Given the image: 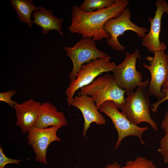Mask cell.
<instances>
[{"mask_svg": "<svg viewBox=\"0 0 168 168\" xmlns=\"http://www.w3.org/2000/svg\"><path fill=\"white\" fill-rule=\"evenodd\" d=\"M161 127L165 132L168 129V109L165 114V118L161 123Z\"/></svg>", "mask_w": 168, "mask_h": 168, "instance_id": "cell-23", "label": "cell"}, {"mask_svg": "<svg viewBox=\"0 0 168 168\" xmlns=\"http://www.w3.org/2000/svg\"><path fill=\"white\" fill-rule=\"evenodd\" d=\"M111 59L108 56L93 60L81 67L76 74V79L71 82L65 91L69 106L71 105L74 95L78 90L90 84L103 73L112 71L116 65L115 62H110Z\"/></svg>", "mask_w": 168, "mask_h": 168, "instance_id": "cell-4", "label": "cell"}, {"mask_svg": "<svg viewBox=\"0 0 168 168\" xmlns=\"http://www.w3.org/2000/svg\"><path fill=\"white\" fill-rule=\"evenodd\" d=\"M160 141V148L158 151L163 156L164 162H168V129Z\"/></svg>", "mask_w": 168, "mask_h": 168, "instance_id": "cell-19", "label": "cell"}, {"mask_svg": "<svg viewBox=\"0 0 168 168\" xmlns=\"http://www.w3.org/2000/svg\"><path fill=\"white\" fill-rule=\"evenodd\" d=\"M68 122L64 114L58 111L56 106L47 102L40 104L38 110L37 119L34 127L47 128L54 125L63 127L67 125Z\"/></svg>", "mask_w": 168, "mask_h": 168, "instance_id": "cell-14", "label": "cell"}, {"mask_svg": "<svg viewBox=\"0 0 168 168\" xmlns=\"http://www.w3.org/2000/svg\"><path fill=\"white\" fill-rule=\"evenodd\" d=\"M10 4L20 21L27 23L30 28H32L31 14L33 12L39 9V7L34 5L31 0H11Z\"/></svg>", "mask_w": 168, "mask_h": 168, "instance_id": "cell-16", "label": "cell"}, {"mask_svg": "<svg viewBox=\"0 0 168 168\" xmlns=\"http://www.w3.org/2000/svg\"><path fill=\"white\" fill-rule=\"evenodd\" d=\"M3 150L0 146V168H4L5 166L8 164H19L21 161L12 159L7 157L4 154Z\"/></svg>", "mask_w": 168, "mask_h": 168, "instance_id": "cell-21", "label": "cell"}, {"mask_svg": "<svg viewBox=\"0 0 168 168\" xmlns=\"http://www.w3.org/2000/svg\"><path fill=\"white\" fill-rule=\"evenodd\" d=\"M126 57L119 64L116 65L112 72L120 89L126 91L127 96L133 93L137 86L142 84V76L136 68V60L141 58L138 49L132 54L125 53Z\"/></svg>", "mask_w": 168, "mask_h": 168, "instance_id": "cell-5", "label": "cell"}, {"mask_svg": "<svg viewBox=\"0 0 168 168\" xmlns=\"http://www.w3.org/2000/svg\"><path fill=\"white\" fill-rule=\"evenodd\" d=\"M129 3L127 0H115L110 6L92 12L83 11L75 4L71 14L72 23L68 29L71 33L82 35V38H91L95 41L108 39L110 35L104 28L105 24L110 19L119 17Z\"/></svg>", "mask_w": 168, "mask_h": 168, "instance_id": "cell-1", "label": "cell"}, {"mask_svg": "<svg viewBox=\"0 0 168 168\" xmlns=\"http://www.w3.org/2000/svg\"><path fill=\"white\" fill-rule=\"evenodd\" d=\"M155 4L156 7L155 16L153 18L148 19L151 24L150 30L142 38V46L153 53L156 51H164L166 49V44L160 42L159 35L162 16L165 12L168 14V4L165 0H157Z\"/></svg>", "mask_w": 168, "mask_h": 168, "instance_id": "cell-11", "label": "cell"}, {"mask_svg": "<svg viewBox=\"0 0 168 168\" xmlns=\"http://www.w3.org/2000/svg\"><path fill=\"white\" fill-rule=\"evenodd\" d=\"M115 0H85L79 6L82 10L92 12L108 7L115 2Z\"/></svg>", "mask_w": 168, "mask_h": 168, "instance_id": "cell-17", "label": "cell"}, {"mask_svg": "<svg viewBox=\"0 0 168 168\" xmlns=\"http://www.w3.org/2000/svg\"><path fill=\"white\" fill-rule=\"evenodd\" d=\"M96 41L91 38H82L73 47H64L67 55L71 60L73 68L69 77L71 82L76 79V75L83 64L92 60L108 56V54L98 49Z\"/></svg>", "mask_w": 168, "mask_h": 168, "instance_id": "cell-6", "label": "cell"}, {"mask_svg": "<svg viewBox=\"0 0 168 168\" xmlns=\"http://www.w3.org/2000/svg\"><path fill=\"white\" fill-rule=\"evenodd\" d=\"M79 109L84 119V127L82 134L86 137L87 130L92 123L100 125L105 124V119L96 106L93 98L86 95L76 96L74 97L71 104Z\"/></svg>", "mask_w": 168, "mask_h": 168, "instance_id": "cell-12", "label": "cell"}, {"mask_svg": "<svg viewBox=\"0 0 168 168\" xmlns=\"http://www.w3.org/2000/svg\"><path fill=\"white\" fill-rule=\"evenodd\" d=\"M161 91L164 93L165 96L163 99L158 100L151 105V110L153 113L156 112L158 106L161 104L168 100V87L165 88H162Z\"/></svg>", "mask_w": 168, "mask_h": 168, "instance_id": "cell-22", "label": "cell"}, {"mask_svg": "<svg viewBox=\"0 0 168 168\" xmlns=\"http://www.w3.org/2000/svg\"><path fill=\"white\" fill-rule=\"evenodd\" d=\"M131 14L130 9L127 7L119 17L110 19L104 26L105 31L110 35V38L107 40V44L116 50L124 51L125 50V46L120 44L118 38L127 30H132L142 38L148 32L147 29L138 26L132 22L130 19Z\"/></svg>", "mask_w": 168, "mask_h": 168, "instance_id": "cell-8", "label": "cell"}, {"mask_svg": "<svg viewBox=\"0 0 168 168\" xmlns=\"http://www.w3.org/2000/svg\"><path fill=\"white\" fill-rule=\"evenodd\" d=\"M121 165L118 164L116 161H114L113 163L108 164L104 168H120Z\"/></svg>", "mask_w": 168, "mask_h": 168, "instance_id": "cell-24", "label": "cell"}, {"mask_svg": "<svg viewBox=\"0 0 168 168\" xmlns=\"http://www.w3.org/2000/svg\"><path fill=\"white\" fill-rule=\"evenodd\" d=\"M167 60L168 62V53L166 54ZM168 87V80L163 85L162 88H165Z\"/></svg>", "mask_w": 168, "mask_h": 168, "instance_id": "cell-25", "label": "cell"}, {"mask_svg": "<svg viewBox=\"0 0 168 168\" xmlns=\"http://www.w3.org/2000/svg\"><path fill=\"white\" fill-rule=\"evenodd\" d=\"M149 82L148 79H146L135 92L127 96L120 109L122 112L133 124L137 125L141 122H147L156 131L157 125L150 115L149 95L147 89Z\"/></svg>", "mask_w": 168, "mask_h": 168, "instance_id": "cell-2", "label": "cell"}, {"mask_svg": "<svg viewBox=\"0 0 168 168\" xmlns=\"http://www.w3.org/2000/svg\"><path fill=\"white\" fill-rule=\"evenodd\" d=\"M16 93V91L13 89L0 92V101L7 103L12 107H14L15 105L17 103L16 101L12 100L11 98Z\"/></svg>", "mask_w": 168, "mask_h": 168, "instance_id": "cell-20", "label": "cell"}, {"mask_svg": "<svg viewBox=\"0 0 168 168\" xmlns=\"http://www.w3.org/2000/svg\"><path fill=\"white\" fill-rule=\"evenodd\" d=\"M125 92V90L119 87L113 75L106 73L80 89L78 95L91 96L98 109L102 104L108 100L112 101L117 108L120 109Z\"/></svg>", "mask_w": 168, "mask_h": 168, "instance_id": "cell-3", "label": "cell"}, {"mask_svg": "<svg viewBox=\"0 0 168 168\" xmlns=\"http://www.w3.org/2000/svg\"><path fill=\"white\" fill-rule=\"evenodd\" d=\"M62 126L54 125L46 128L33 127L28 132V143L31 146L35 154V160L47 165L46 152L50 144L54 141L59 142L61 139L57 135Z\"/></svg>", "mask_w": 168, "mask_h": 168, "instance_id": "cell-10", "label": "cell"}, {"mask_svg": "<svg viewBox=\"0 0 168 168\" xmlns=\"http://www.w3.org/2000/svg\"><path fill=\"white\" fill-rule=\"evenodd\" d=\"M99 110L110 119L117 130L118 136L115 149L119 147L124 138L128 136L137 137L142 144H145L142 135L148 129V127H140L133 124L122 112L119 111L112 101L108 100L103 103L99 107Z\"/></svg>", "mask_w": 168, "mask_h": 168, "instance_id": "cell-7", "label": "cell"}, {"mask_svg": "<svg viewBox=\"0 0 168 168\" xmlns=\"http://www.w3.org/2000/svg\"><path fill=\"white\" fill-rule=\"evenodd\" d=\"M38 7L39 9L33 14L34 20L32 23L41 28L43 34H47L50 30H55L61 35H63L61 30L63 19L54 16L53 12L50 10L40 6Z\"/></svg>", "mask_w": 168, "mask_h": 168, "instance_id": "cell-15", "label": "cell"}, {"mask_svg": "<svg viewBox=\"0 0 168 168\" xmlns=\"http://www.w3.org/2000/svg\"><path fill=\"white\" fill-rule=\"evenodd\" d=\"M40 103L32 99L21 104H16L14 108L17 120L16 125L25 134L34 126L37 119Z\"/></svg>", "mask_w": 168, "mask_h": 168, "instance_id": "cell-13", "label": "cell"}, {"mask_svg": "<svg viewBox=\"0 0 168 168\" xmlns=\"http://www.w3.org/2000/svg\"></svg>", "mask_w": 168, "mask_h": 168, "instance_id": "cell-26", "label": "cell"}, {"mask_svg": "<svg viewBox=\"0 0 168 168\" xmlns=\"http://www.w3.org/2000/svg\"><path fill=\"white\" fill-rule=\"evenodd\" d=\"M120 168H157L152 161L145 157L138 156L134 160L127 161L125 165Z\"/></svg>", "mask_w": 168, "mask_h": 168, "instance_id": "cell-18", "label": "cell"}, {"mask_svg": "<svg viewBox=\"0 0 168 168\" xmlns=\"http://www.w3.org/2000/svg\"><path fill=\"white\" fill-rule=\"evenodd\" d=\"M150 65L144 63V68L151 73V79L147 92L149 96H154L158 100L164 98L165 95L161 87L168 80V62L166 54L164 51H156L153 57H148Z\"/></svg>", "mask_w": 168, "mask_h": 168, "instance_id": "cell-9", "label": "cell"}]
</instances>
